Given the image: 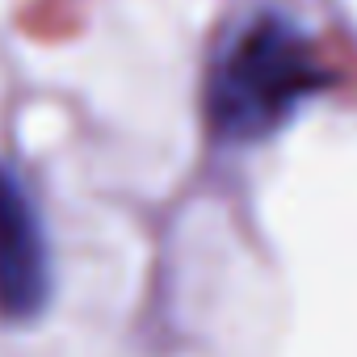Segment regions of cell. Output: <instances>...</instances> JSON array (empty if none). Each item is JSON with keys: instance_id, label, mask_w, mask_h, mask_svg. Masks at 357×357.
Returning a JSON list of instances; mask_svg holds the SVG:
<instances>
[{"instance_id": "1", "label": "cell", "mask_w": 357, "mask_h": 357, "mask_svg": "<svg viewBox=\"0 0 357 357\" xmlns=\"http://www.w3.org/2000/svg\"><path fill=\"white\" fill-rule=\"evenodd\" d=\"M328 84L332 72L319 63L307 34L286 17L265 13L223 51L206 89V118L219 139L257 143Z\"/></svg>"}, {"instance_id": "2", "label": "cell", "mask_w": 357, "mask_h": 357, "mask_svg": "<svg viewBox=\"0 0 357 357\" xmlns=\"http://www.w3.org/2000/svg\"><path fill=\"white\" fill-rule=\"evenodd\" d=\"M51 298L47 227L26 185L0 164V319L26 324Z\"/></svg>"}]
</instances>
